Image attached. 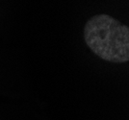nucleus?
<instances>
[{
	"label": "nucleus",
	"mask_w": 129,
	"mask_h": 120,
	"mask_svg": "<svg viewBox=\"0 0 129 120\" xmlns=\"http://www.w3.org/2000/svg\"><path fill=\"white\" fill-rule=\"evenodd\" d=\"M89 48L101 58L116 64L129 61V28L106 14L91 17L84 27Z\"/></svg>",
	"instance_id": "f257e3e1"
}]
</instances>
